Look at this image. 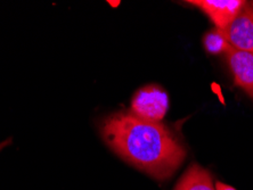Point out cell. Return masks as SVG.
Wrapping results in <instances>:
<instances>
[{
	"instance_id": "obj_1",
	"label": "cell",
	"mask_w": 253,
	"mask_h": 190,
	"mask_svg": "<svg viewBox=\"0 0 253 190\" xmlns=\"http://www.w3.org/2000/svg\"><path fill=\"white\" fill-rule=\"evenodd\" d=\"M100 130L104 140L120 157L158 180L169 179L186 157L184 146L171 130L132 112L106 117Z\"/></svg>"
},
{
	"instance_id": "obj_2",
	"label": "cell",
	"mask_w": 253,
	"mask_h": 190,
	"mask_svg": "<svg viewBox=\"0 0 253 190\" xmlns=\"http://www.w3.org/2000/svg\"><path fill=\"white\" fill-rule=\"evenodd\" d=\"M168 107V95L156 85H147L139 89L131 102V112L133 114L144 120L153 122L163 120Z\"/></svg>"
},
{
	"instance_id": "obj_3",
	"label": "cell",
	"mask_w": 253,
	"mask_h": 190,
	"mask_svg": "<svg viewBox=\"0 0 253 190\" xmlns=\"http://www.w3.org/2000/svg\"><path fill=\"white\" fill-rule=\"evenodd\" d=\"M220 33L232 47L253 53V6L245 2L229 27Z\"/></svg>"
},
{
	"instance_id": "obj_4",
	"label": "cell",
	"mask_w": 253,
	"mask_h": 190,
	"mask_svg": "<svg viewBox=\"0 0 253 190\" xmlns=\"http://www.w3.org/2000/svg\"><path fill=\"white\" fill-rule=\"evenodd\" d=\"M187 2L202 9L220 31L229 27L245 3L242 0H192Z\"/></svg>"
},
{
	"instance_id": "obj_5",
	"label": "cell",
	"mask_w": 253,
	"mask_h": 190,
	"mask_svg": "<svg viewBox=\"0 0 253 190\" xmlns=\"http://www.w3.org/2000/svg\"><path fill=\"white\" fill-rule=\"evenodd\" d=\"M225 55L235 83L253 98V53L230 46Z\"/></svg>"
},
{
	"instance_id": "obj_6",
	"label": "cell",
	"mask_w": 253,
	"mask_h": 190,
	"mask_svg": "<svg viewBox=\"0 0 253 190\" xmlns=\"http://www.w3.org/2000/svg\"><path fill=\"white\" fill-rule=\"evenodd\" d=\"M173 190H215V187L209 171L197 164H192Z\"/></svg>"
},
{
	"instance_id": "obj_7",
	"label": "cell",
	"mask_w": 253,
	"mask_h": 190,
	"mask_svg": "<svg viewBox=\"0 0 253 190\" xmlns=\"http://www.w3.org/2000/svg\"><path fill=\"white\" fill-rule=\"evenodd\" d=\"M203 43L208 53L211 54H226V51L230 47V44L227 42L218 29L208 32L203 38Z\"/></svg>"
},
{
	"instance_id": "obj_8",
	"label": "cell",
	"mask_w": 253,
	"mask_h": 190,
	"mask_svg": "<svg viewBox=\"0 0 253 190\" xmlns=\"http://www.w3.org/2000/svg\"><path fill=\"white\" fill-rule=\"evenodd\" d=\"M215 190H236V189L233 188L232 186L222 184V182H219L218 181L217 184H215Z\"/></svg>"
}]
</instances>
